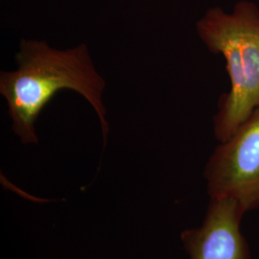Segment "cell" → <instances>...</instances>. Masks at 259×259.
<instances>
[{
  "mask_svg": "<svg viewBox=\"0 0 259 259\" xmlns=\"http://www.w3.org/2000/svg\"><path fill=\"white\" fill-rule=\"evenodd\" d=\"M245 212L233 199H211L203 226L182 234L190 259H250L248 245L240 232Z\"/></svg>",
  "mask_w": 259,
  "mask_h": 259,
  "instance_id": "obj_4",
  "label": "cell"
},
{
  "mask_svg": "<svg viewBox=\"0 0 259 259\" xmlns=\"http://www.w3.org/2000/svg\"><path fill=\"white\" fill-rule=\"evenodd\" d=\"M196 30L210 52L225 58L231 80L213 120L214 135L222 143L259 106L258 6L243 0L230 13L214 7L197 21Z\"/></svg>",
  "mask_w": 259,
  "mask_h": 259,
  "instance_id": "obj_2",
  "label": "cell"
},
{
  "mask_svg": "<svg viewBox=\"0 0 259 259\" xmlns=\"http://www.w3.org/2000/svg\"><path fill=\"white\" fill-rule=\"evenodd\" d=\"M16 61V70L1 72L0 93L7 101L12 129L21 143H37L38 115L65 90L81 94L92 105L107 137L109 127L102 100L106 82L84 44L60 50L45 40L21 39Z\"/></svg>",
  "mask_w": 259,
  "mask_h": 259,
  "instance_id": "obj_1",
  "label": "cell"
},
{
  "mask_svg": "<svg viewBox=\"0 0 259 259\" xmlns=\"http://www.w3.org/2000/svg\"><path fill=\"white\" fill-rule=\"evenodd\" d=\"M211 199L231 198L245 211L259 206V106L231 139L215 149L204 169Z\"/></svg>",
  "mask_w": 259,
  "mask_h": 259,
  "instance_id": "obj_3",
  "label": "cell"
}]
</instances>
